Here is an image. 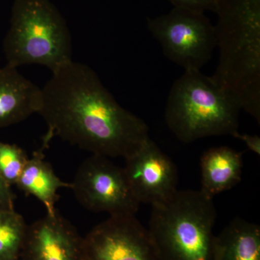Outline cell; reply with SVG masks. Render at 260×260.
Masks as SVG:
<instances>
[{
  "label": "cell",
  "instance_id": "obj_4",
  "mask_svg": "<svg viewBox=\"0 0 260 260\" xmlns=\"http://www.w3.org/2000/svg\"><path fill=\"white\" fill-rule=\"evenodd\" d=\"M237 102L200 70H184L173 83L165 108L168 127L185 143L239 133Z\"/></svg>",
  "mask_w": 260,
  "mask_h": 260
},
{
  "label": "cell",
  "instance_id": "obj_9",
  "mask_svg": "<svg viewBox=\"0 0 260 260\" xmlns=\"http://www.w3.org/2000/svg\"><path fill=\"white\" fill-rule=\"evenodd\" d=\"M125 160L123 169L140 204H160L178 190L175 164L150 137Z\"/></svg>",
  "mask_w": 260,
  "mask_h": 260
},
{
  "label": "cell",
  "instance_id": "obj_7",
  "mask_svg": "<svg viewBox=\"0 0 260 260\" xmlns=\"http://www.w3.org/2000/svg\"><path fill=\"white\" fill-rule=\"evenodd\" d=\"M71 184L75 198L90 211L112 216L135 215L139 209L124 169L107 157L92 155L85 159Z\"/></svg>",
  "mask_w": 260,
  "mask_h": 260
},
{
  "label": "cell",
  "instance_id": "obj_18",
  "mask_svg": "<svg viewBox=\"0 0 260 260\" xmlns=\"http://www.w3.org/2000/svg\"><path fill=\"white\" fill-rule=\"evenodd\" d=\"M15 195L11 186L0 177V211L14 210Z\"/></svg>",
  "mask_w": 260,
  "mask_h": 260
},
{
  "label": "cell",
  "instance_id": "obj_6",
  "mask_svg": "<svg viewBox=\"0 0 260 260\" xmlns=\"http://www.w3.org/2000/svg\"><path fill=\"white\" fill-rule=\"evenodd\" d=\"M147 27L169 60L184 70H201L217 47L215 26L205 13L174 8L147 19Z\"/></svg>",
  "mask_w": 260,
  "mask_h": 260
},
{
  "label": "cell",
  "instance_id": "obj_19",
  "mask_svg": "<svg viewBox=\"0 0 260 260\" xmlns=\"http://www.w3.org/2000/svg\"><path fill=\"white\" fill-rule=\"evenodd\" d=\"M234 138L242 140L250 151L260 155V138L257 135H251L248 134H240L237 133Z\"/></svg>",
  "mask_w": 260,
  "mask_h": 260
},
{
  "label": "cell",
  "instance_id": "obj_5",
  "mask_svg": "<svg viewBox=\"0 0 260 260\" xmlns=\"http://www.w3.org/2000/svg\"><path fill=\"white\" fill-rule=\"evenodd\" d=\"M3 49L12 68L39 64L53 73L73 61L69 28L51 0H14Z\"/></svg>",
  "mask_w": 260,
  "mask_h": 260
},
{
  "label": "cell",
  "instance_id": "obj_3",
  "mask_svg": "<svg viewBox=\"0 0 260 260\" xmlns=\"http://www.w3.org/2000/svg\"><path fill=\"white\" fill-rule=\"evenodd\" d=\"M213 200L200 190H177L151 206L148 229L158 260H217Z\"/></svg>",
  "mask_w": 260,
  "mask_h": 260
},
{
  "label": "cell",
  "instance_id": "obj_14",
  "mask_svg": "<svg viewBox=\"0 0 260 260\" xmlns=\"http://www.w3.org/2000/svg\"><path fill=\"white\" fill-rule=\"evenodd\" d=\"M217 260H260V228L236 218L216 237Z\"/></svg>",
  "mask_w": 260,
  "mask_h": 260
},
{
  "label": "cell",
  "instance_id": "obj_13",
  "mask_svg": "<svg viewBox=\"0 0 260 260\" xmlns=\"http://www.w3.org/2000/svg\"><path fill=\"white\" fill-rule=\"evenodd\" d=\"M44 146L28 158L15 186L24 193L37 198L47 209V214L55 213L59 200L57 191L61 188H72L71 183L61 181L49 162L45 160Z\"/></svg>",
  "mask_w": 260,
  "mask_h": 260
},
{
  "label": "cell",
  "instance_id": "obj_17",
  "mask_svg": "<svg viewBox=\"0 0 260 260\" xmlns=\"http://www.w3.org/2000/svg\"><path fill=\"white\" fill-rule=\"evenodd\" d=\"M174 8H186L205 13L207 11L215 13L218 0H168Z\"/></svg>",
  "mask_w": 260,
  "mask_h": 260
},
{
  "label": "cell",
  "instance_id": "obj_12",
  "mask_svg": "<svg viewBox=\"0 0 260 260\" xmlns=\"http://www.w3.org/2000/svg\"><path fill=\"white\" fill-rule=\"evenodd\" d=\"M243 153L227 146L215 147L204 152L200 159V191L213 199L242 180Z\"/></svg>",
  "mask_w": 260,
  "mask_h": 260
},
{
  "label": "cell",
  "instance_id": "obj_11",
  "mask_svg": "<svg viewBox=\"0 0 260 260\" xmlns=\"http://www.w3.org/2000/svg\"><path fill=\"white\" fill-rule=\"evenodd\" d=\"M42 88L26 79L17 68H0V128L18 124L39 112Z\"/></svg>",
  "mask_w": 260,
  "mask_h": 260
},
{
  "label": "cell",
  "instance_id": "obj_10",
  "mask_svg": "<svg viewBox=\"0 0 260 260\" xmlns=\"http://www.w3.org/2000/svg\"><path fill=\"white\" fill-rule=\"evenodd\" d=\"M20 260H85L83 237L59 212L28 225Z\"/></svg>",
  "mask_w": 260,
  "mask_h": 260
},
{
  "label": "cell",
  "instance_id": "obj_15",
  "mask_svg": "<svg viewBox=\"0 0 260 260\" xmlns=\"http://www.w3.org/2000/svg\"><path fill=\"white\" fill-rule=\"evenodd\" d=\"M27 226L15 209L0 211V260H20Z\"/></svg>",
  "mask_w": 260,
  "mask_h": 260
},
{
  "label": "cell",
  "instance_id": "obj_16",
  "mask_svg": "<svg viewBox=\"0 0 260 260\" xmlns=\"http://www.w3.org/2000/svg\"><path fill=\"white\" fill-rule=\"evenodd\" d=\"M28 158L18 145L0 141V177L8 185H15Z\"/></svg>",
  "mask_w": 260,
  "mask_h": 260
},
{
  "label": "cell",
  "instance_id": "obj_2",
  "mask_svg": "<svg viewBox=\"0 0 260 260\" xmlns=\"http://www.w3.org/2000/svg\"><path fill=\"white\" fill-rule=\"evenodd\" d=\"M219 61L212 78L260 123V0H218Z\"/></svg>",
  "mask_w": 260,
  "mask_h": 260
},
{
  "label": "cell",
  "instance_id": "obj_8",
  "mask_svg": "<svg viewBox=\"0 0 260 260\" xmlns=\"http://www.w3.org/2000/svg\"><path fill=\"white\" fill-rule=\"evenodd\" d=\"M85 260H158L148 229L135 215H112L83 237Z\"/></svg>",
  "mask_w": 260,
  "mask_h": 260
},
{
  "label": "cell",
  "instance_id": "obj_1",
  "mask_svg": "<svg viewBox=\"0 0 260 260\" xmlns=\"http://www.w3.org/2000/svg\"><path fill=\"white\" fill-rule=\"evenodd\" d=\"M38 114L47 123L43 146L54 137L92 155L125 159L149 138L143 119L124 109L88 65L72 61L42 88Z\"/></svg>",
  "mask_w": 260,
  "mask_h": 260
}]
</instances>
